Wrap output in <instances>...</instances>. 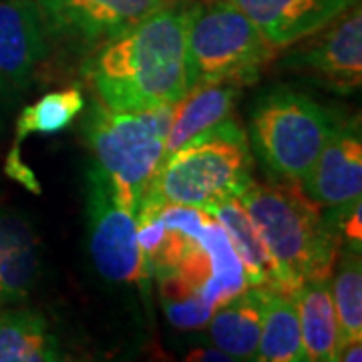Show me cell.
I'll return each mask as SVG.
<instances>
[{"mask_svg": "<svg viewBox=\"0 0 362 362\" xmlns=\"http://www.w3.org/2000/svg\"><path fill=\"white\" fill-rule=\"evenodd\" d=\"M187 2L163 4L87 63L99 101L115 111L173 105L187 93Z\"/></svg>", "mask_w": 362, "mask_h": 362, "instance_id": "cell-1", "label": "cell"}, {"mask_svg": "<svg viewBox=\"0 0 362 362\" xmlns=\"http://www.w3.org/2000/svg\"><path fill=\"white\" fill-rule=\"evenodd\" d=\"M238 199L268 247L284 292L330 278L342 238L300 185L252 181Z\"/></svg>", "mask_w": 362, "mask_h": 362, "instance_id": "cell-2", "label": "cell"}, {"mask_svg": "<svg viewBox=\"0 0 362 362\" xmlns=\"http://www.w3.org/2000/svg\"><path fill=\"white\" fill-rule=\"evenodd\" d=\"M254 157L240 123L228 117L163 159L143 197L209 209L252 183Z\"/></svg>", "mask_w": 362, "mask_h": 362, "instance_id": "cell-3", "label": "cell"}, {"mask_svg": "<svg viewBox=\"0 0 362 362\" xmlns=\"http://www.w3.org/2000/svg\"><path fill=\"white\" fill-rule=\"evenodd\" d=\"M171 111L173 105L147 111H115L95 101L87 117L85 137L97 165L111 181L117 204L135 218L143 195L163 163Z\"/></svg>", "mask_w": 362, "mask_h": 362, "instance_id": "cell-4", "label": "cell"}, {"mask_svg": "<svg viewBox=\"0 0 362 362\" xmlns=\"http://www.w3.org/2000/svg\"><path fill=\"white\" fill-rule=\"evenodd\" d=\"M187 4V90L207 83H256L276 52L256 25L230 0Z\"/></svg>", "mask_w": 362, "mask_h": 362, "instance_id": "cell-5", "label": "cell"}, {"mask_svg": "<svg viewBox=\"0 0 362 362\" xmlns=\"http://www.w3.org/2000/svg\"><path fill=\"white\" fill-rule=\"evenodd\" d=\"M338 123L340 119L332 111L308 95L276 89L256 105L250 135L259 161L272 173L302 185Z\"/></svg>", "mask_w": 362, "mask_h": 362, "instance_id": "cell-6", "label": "cell"}, {"mask_svg": "<svg viewBox=\"0 0 362 362\" xmlns=\"http://www.w3.org/2000/svg\"><path fill=\"white\" fill-rule=\"evenodd\" d=\"M87 218L93 264L107 282L143 284L151 278L137 242V220L117 204L111 181L95 163L87 173Z\"/></svg>", "mask_w": 362, "mask_h": 362, "instance_id": "cell-7", "label": "cell"}, {"mask_svg": "<svg viewBox=\"0 0 362 362\" xmlns=\"http://www.w3.org/2000/svg\"><path fill=\"white\" fill-rule=\"evenodd\" d=\"M51 40L77 52L99 51L168 0H35Z\"/></svg>", "mask_w": 362, "mask_h": 362, "instance_id": "cell-8", "label": "cell"}, {"mask_svg": "<svg viewBox=\"0 0 362 362\" xmlns=\"http://www.w3.org/2000/svg\"><path fill=\"white\" fill-rule=\"evenodd\" d=\"M282 65L308 73L324 87L337 93H350L362 81V13L361 4L340 14L320 28L296 51L286 54Z\"/></svg>", "mask_w": 362, "mask_h": 362, "instance_id": "cell-9", "label": "cell"}, {"mask_svg": "<svg viewBox=\"0 0 362 362\" xmlns=\"http://www.w3.org/2000/svg\"><path fill=\"white\" fill-rule=\"evenodd\" d=\"M51 45L35 0H0V101L14 103L30 89Z\"/></svg>", "mask_w": 362, "mask_h": 362, "instance_id": "cell-10", "label": "cell"}, {"mask_svg": "<svg viewBox=\"0 0 362 362\" xmlns=\"http://www.w3.org/2000/svg\"><path fill=\"white\" fill-rule=\"evenodd\" d=\"M300 187L316 206L326 209L324 218L338 230L344 216L361 204L362 141L358 119L338 123L337 131L316 159L310 175L302 181Z\"/></svg>", "mask_w": 362, "mask_h": 362, "instance_id": "cell-11", "label": "cell"}, {"mask_svg": "<svg viewBox=\"0 0 362 362\" xmlns=\"http://www.w3.org/2000/svg\"><path fill=\"white\" fill-rule=\"evenodd\" d=\"M274 49L296 45L350 11L358 0H230Z\"/></svg>", "mask_w": 362, "mask_h": 362, "instance_id": "cell-12", "label": "cell"}, {"mask_svg": "<svg viewBox=\"0 0 362 362\" xmlns=\"http://www.w3.org/2000/svg\"><path fill=\"white\" fill-rule=\"evenodd\" d=\"M240 89L242 87L233 83H207L192 87L177 103H173L171 123L165 137V157L175 153L199 133L232 117Z\"/></svg>", "mask_w": 362, "mask_h": 362, "instance_id": "cell-13", "label": "cell"}, {"mask_svg": "<svg viewBox=\"0 0 362 362\" xmlns=\"http://www.w3.org/2000/svg\"><path fill=\"white\" fill-rule=\"evenodd\" d=\"M39 274V242L28 221L0 209V304L18 302Z\"/></svg>", "mask_w": 362, "mask_h": 362, "instance_id": "cell-14", "label": "cell"}, {"mask_svg": "<svg viewBox=\"0 0 362 362\" xmlns=\"http://www.w3.org/2000/svg\"><path fill=\"white\" fill-rule=\"evenodd\" d=\"M268 288H246L211 314L207 330L216 349L250 362L258 346Z\"/></svg>", "mask_w": 362, "mask_h": 362, "instance_id": "cell-15", "label": "cell"}, {"mask_svg": "<svg viewBox=\"0 0 362 362\" xmlns=\"http://www.w3.org/2000/svg\"><path fill=\"white\" fill-rule=\"evenodd\" d=\"M292 296L296 302L304 361L337 362L342 337L330 296V278L304 282Z\"/></svg>", "mask_w": 362, "mask_h": 362, "instance_id": "cell-16", "label": "cell"}, {"mask_svg": "<svg viewBox=\"0 0 362 362\" xmlns=\"http://www.w3.org/2000/svg\"><path fill=\"white\" fill-rule=\"evenodd\" d=\"M206 211L220 221L221 228L228 233L233 250L244 266L247 288H268V290L284 292L278 268L272 259L268 247L264 246L258 230L247 218L242 202L238 197H230Z\"/></svg>", "mask_w": 362, "mask_h": 362, "instance_id": "cell-17", "label": "cell"}, {"mask_svg": "<svg viewBox=\"0 0 362 362\" xmlns=\"http://www.w3.org/2000/svg\"><path fill=\"white\" fill-rule=\"evenodd\" d=\"M250 362H304L294 296L268 290L258 346Z\"/></svg>", "mask_w": 362, "mask_h": 362, "instance_id": "cell-18", "label": "cell"}, {"mask_svg": "<svg viewBox=\"0 0 362 362\" xmlns=\"http://www.w3.org/2000/svg\"><path fill=\"white\" fill-rule=\"evenodd\" d=\"M0 362H59L49 324L39 312H0Z\"/></svg>", "mask_w": 362, "mask_h": 362, "instance_id": "cell-19", "label": "cell"}, {"mask_svg": "<svg viewBox=\"0 0 362 362\" xmlns=\"http://www.w3.org/2000/svg\"><path fill=\"white\" fill-rule=\"evenodd\" d=\"M330 296L337 310L342 344L362 338V264L361 252L344 247L330 274Z\"/></svg>", "mask_w": 362, "mask_h": 362, "instance_id": "cell-20", "label": "cell"}, {"mask_svg": "<svg viewBox=\"0 0 362 362\" xmlns=\"http://www.w3.org/2000/svg\"><path fill=\"white\" fill-rule=\"evenodd\" d=\"M85 97L78 89L52 90L40 97L37 103L28 105L16 121V143L33 133L52 135L66 129L73 119L83 111Z\"/></svg>", "mask_w": 362, "mask_h": 362, "instance_id": "cell-21", "label": "cell"}, {"mask_svg": "<svg viewBox=\"0 0 362 362\" xmlns=\"http://www.w3.org/2000/svg\"><path fill=\"white\" fill-rule=\"evenodd\" d=\"M6 173L14 177L16 181H21L23 185H26L30 192H40V185L37 177H35V173L30 171V169L26 168L25 163H23V159H21V151H18V143H14L13 151L8 153L6 157Z\"/></svg>", "mask_w": 362, "mask_h": 362, "instance_id": "cell-22", "label": "cell"}, {"mask_svg": "<svg viewBox=\"0 0 362 362\" xmlns=\"http://www.w3.org/2000/svg\"><path fill=\"white\" fill-rule=\"evenodd\" d=\"M362 214H361V204L350 209L349 214L344 216V220L340 221V238L346 240V247H352V250H358L361 252L362 244Z\"/></svg>", "mask_w": 362, "mask_h": 362, "instance_id": "cell-23", "label": "cell"}, {"mask_svg": "<svg viewBox=\"0 0 362 362\" xmlns=\"http://www.w3.org/2000/svg\"><path fill=\"white\" fill-rule=\"evenodd\" d=\"M183 362H244L233 358L230 354L221 352L220 349L216 346H197V349L189 350L185 361Z\"/></svg>", "mask_w": 362, "mask_h": 362, "instance_id": "cell-24", "label": "cell"}, {"mask_svg": "<svg viewBox=\"0 0 362 362\" xmlns=\"http://www.w3.org/2000/svg\"><path fill=\"white\" fill-rule=\"evenodd\" d=\"M337 362H362V342L361 340H350L340 346Z\"/></svg>", "mask_w": 362, "mask_h": 362, "instance_id": "cell-25", "label": "cell"}, {"mask_svg": "<svg viewBox=\"0 0 362 362\" xmlns=\"http://www.w3.org/2000/svg\"><path fill=\"white\" fill-rule=\"evenodd\" d=\"M304 362H308V361H304Z\"/></svg>", "mask_w": 362, "mask_h": 362, "instance_id": "cell-26", "label": "cell"}, {"mask_svg": "<svg viewBox=\"0 0 362 362\" xmlns=\"http://www.w3.org/2000/svg\"><path fill=\"white\" fill-rule=\"evenodd\" d=\"M0 103H2V101H0Z\"/></svg>", "mask_w": 362, "mask_h": 362, "instance_id": "cell-27", "label": "cell"}]
</instances>
